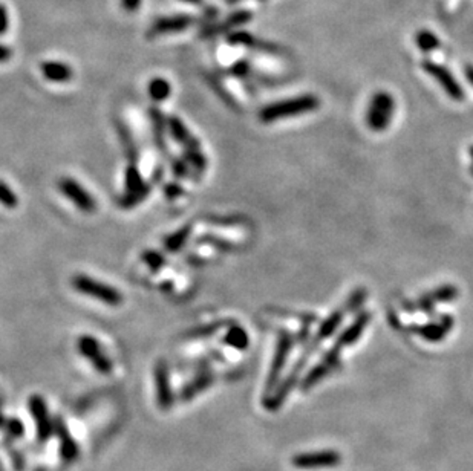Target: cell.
Masks as SVG:
<instances>
[{"mask_svg": "<svg viewBox=\"0 0 473 471\" xmlns=\"http://www.w3.org/2000/svg\"><path fill=\"white\" fill-rule=\"evenodd\" d=\"M421 68L425 69V73H427L430 77H432L436 83L441 84V88L450 98L456 99V102H461V99L464 98V92L461 89L460 83H458L454 78V75L449 73V69L430 60L423 61Z\"/></svg>", "mask_w": 473, "mask_h": 471, "instance_id": "cell-6", "label": "cell"}, {"mask_svg": "<svg viewBox=\"0 0 473 471\" xmlns=\"http://www.w3.org/2000/svg\"><path fill=\"white\" fill-rule=\"evenodd\" d=\"M40 70L46 80L54 83H66L74 77V70L61 61H44L40 64Z\"/></svg>", "mask_w": 473, "mask_h": 471, "instance_id": "cell-14", "label": "cell"}, {"mask_svg": "<svg viewBox=\"0 0 473 471\" xmlns=\"http://www.w3.org/2000/svg\"><path fill=\"white\" fill-rule=\"evenodd\" d=\"M117 132H118V137H119V142H122V146L124 148L126 158L129 160L131 164H137L138 158H139V152L137 148L135 141H133V138H132L131 131L126 127L124 123H119V121H117Z\"/></svg>", "mask_w": 473, "mask_h": 471, "instance_id": "cell-17", "label": "cell"}, {"mask_svg": "<svg viewBox=\"0 0 473 471\" xmlns=\"http://www.w3.org/2000/svg\"><path fill=\"white\" fill-rule=\"evenodd\" d=\"M162 180V169L161 167H157L153 171V182H158Z\"/></svg>", "mask_w": 473, "mask_h": 471, "instance_id": "cell-39", "label": "cell"}, {"mask_svg": "<svg viewBox=\"0 0 473 471\" xmlns=\"http://www.w3.org/2000/svg\"><path fill=\"white\" fill-rule=\"evenodd\" d=\"M195 19L187 14H180L173 17H161L152 25L149 35H162V34H173L189 30L195 23Z\"/></svg>", "mask_w": 473, "mask_h": 471, "instance_id": "cell-9", "label": "cell"}, {"mask_svg": "<svg viewBox=\"0 0 473 471\" xmlns=\"http://www.w3.org/2000/svg\"><path fill=\"white\" fill-rule=\"evenodd\" d=\"M172 170L176 177H187L189 176V167L184 160H173L172 161Z\"/></svg>", "mask_w": 473, "mask_h": 471, "instance_id": "cell-31", "label": "cell"}, {"mask_svg": "<svg viewBox=\"0 0 473 471\" xmlns=\"http://www.w3.org/2000/svg\"><path fill=\"white\" fill-rule=\"evenodd\" d=\"M30 410L31 415L34 416V421L37 423L40 439H46L51 434L52 427L51 423H49V415L44 398L40 395H32L30 399Z\"/></svg>", "mask_w": 473, "mask_h": 471, "instance_id": "cell-12", "label": "cell"}, {"mask_svg": "<svg viewBox=\"0 0 473 471\" xmlns=\"http://www.w3.org/2000/svg\"><path fill=\"white\" fill-rule=\"evenodd\" d=\"M143 184V176H141L137 164H129V167L126 169V190L133 191L139 189Z\"/></svg>", "mask_w": 473, "mask_h": 471, "instance_id": "cell-27", "label": "cell"}, {"mask_svg": "<svg viewBox=\"0 0 473 471\" xmlns=\"http://www.w3.org/2000/svg\"><path fill=\"white\" fill-rule=\"evenodd\" d=\"M184 2H187L190 5H195V6H202L204 5V0H184Z\"/></svg>", "mask_w": 473, "mask_h": 471, "instance_id": "cell-40", "label": "cell"}, {"mask_svg": "<svg viewBox=\"0 0 473 471\" xmlns=\"http://www.w3.org/2000/svg\"><path fill=\"white\" fill-rule=\"evenodd\" d=\"M172 94V86L164 78H153L149 83V95L153 102H164Z\"/></svg>", "mask_w": 473, "mask_h": 471, "instance_id": "cell-22", "label": "cell"}, {"mask_svg": "<svg viewBox=\"0 0 473 471\" xmlns=\"http://www.w3.org/2000/svg\"><path fill=\"white\" fill-rule=\"evenodd\" d=\"M260 2H264V0H260Z\"/></svg>", "mask_w": 473, "mask_h": 471, "instance_id": "cell-42", "label": "cell"}, {"mask_svg": "<svg viewBox=\"0 0 473 471\" xmlns=\"http://www.w3.org/2000/svg\"><path fill=\"white\" fill-rule=\"evenodd\" d=\"M338 458L334 453H322V454H309V456H300L294 461V463L298 467H305V468H313V467H327V465H334L337 463Z\"/></svg>", "mask_w": 473, "mask_h": 471, "instance_id": "cell-19", "label": "cell"}, {"mask_svg": "<svg viewBox=\"0 0 473 471\" xmlns=\"http://www.w3.org/2000/svg\"><path fill=\"white\" fill-rule=\"evenodd\" d=\"M225 345H229L235 349H239V351H244V349L249 347V335H247L245 329H242L241 326L238 325H233L230 326V329L227 331L224 337Z\"/></svg>", "mask_w": 473, "mask_h": 471, "instance_id": "cell-21", "label": "cell"}, {"mask_svg": "<svg viewBox=\"0 0 473 471\" xmlns=\"http://www.w3.org/2000/svg\"><path fill=\"white\" fill-rule=\"evenodd\" d=\"M73 287L75 291H79L80 294L89 296L98 302H102L104 305L109 306H118L123 303V296L119 292L112 288L110 285H106L100 280H95V278L84 276V274H77L73 277Z\"/></svg>", "mask_w": 473, "mask_h": 471, "instance_id": "cell-2", "label": "cell"}, {"mask_svg": "<svg viewBox=\"0 0 473 471\" xmlns=\"http://www.w3.org/2000/svg\"><path fill=\"white\" fill-rule=\"evenodd\" d=\"M11 57H12L11 49L8 46H5V45H0V63L8 61Z\"/></svg>", "mask_w": 473, "mask_h": 471, "instance_id": "cell-37", "label": "cell"}, {"mask_svg": "<svg viewBox=\"0 0 473 471\" xmlns=\"http://www.w3.org/2000/svg\"><path fill=\"white\" fill-rule=\"evenodd\" d=\"M197 244L211 245V247H215V249H218V251H224V253H231L238 248L235 244H231V242L216 238V236H202V238L197 239Z\"/></svg>", "mask_w": 473, "mask_h": 471, "instance_id": "cell-26", "label": "cell"}, {"mask_svg": "<svg viewBox=\"0 0 473 471\" xmlns=\"http://www.w3.org/2000/svg\"><path fill=\"white\" fill-rule=\"evenodd\" d=\"M231 73L235 74L236 77H241V78H245L247 75H249L250 73V63L247 61V60H241V61H238L235 66L231 68Z\"/></svg>", "mask_w": 473, "mask_h": 471, "instance_id": "cell-32", "label": "cell"}, {"mask_svg": "<svg viewBox=\"0 0 473 471\" xmlns=\"http://www.w3.org/2000/svg\"><path fill=\"white\" fill-rule=\"evenodd\" d=\"M415 43L423 52H432L441 46L440 39L436 37L432 31H427V30H421L416 32Z\"/></svg>", "mask_w": 473, "mask_h": 471, "instance_id": "cell-23", "label": "cell"}, {"mask_svg": "<svg viewBox=\"0 0 473 471\" xmlns=\"http://www.w3.org/2000/svg\"><path fill=\"white\" fill-rule=\"evenodd\" d=\"M207 220L211 225H218V227H236V225H242V219L241 218H236V216H229V218H224V216H207Z\"/></svg>", "mask_w": 473, "mask_h": 471, "instance_id": "cell-30", "label": "cell"}, {"mask_svg": "<svg viewBox=\"0 0 473 471\" xmlns=\"http://www.w3.org/2000/svg\"><path fill=\"white\" fill-rule=\"evenodd\" d=\"M464 74H465V78H467V81L473 86V66H470V64H467L464 69Z\"/></svg>", "mask_w": 473, "mask_h": 471, "instance_id": "cell-38", "label": "cell"}, {"mask_svg": "<svg viewBox=\"0 0 473 471\" xmlns=\"http://www.w3.org/2000/svg\"><path fill=\"white\" fill-rule=\"evenodd\" d=\"M2 424H3V418H2V415H0V425Z\"/></svg>", "mask_w": 473, "mask_h": 471, "instance_id": "cell-41", "label": "cell"}, {"mask_svg": "<svg viewBox=\"0 0 473 471\" xmlns=\"http://www.w3.org/2000/svg\"><path fill=\"white\" fill-rule=\"evenodd\" d=\"M167 126H168V131H171V135L173 137V140L184 148H200L201 147L200 141H197V138L190 133V131L186 127V124L182 123L178 117H168L167 118Z\"/></svg>", "mask_w": 473, "mask_h": 471, "instance_id": "cell-13", "label": "cell"}, {"mask_svg": "<svg viewBox=\"0 0 473 471\" xmlns=\"http://www.w3.org/2000/svg\"><path fill=\"white\" fill-rule=\"evenodd\" d=\"M0 204L6 206V209H16L19 205L17 195L3 181H0Z\"/></svg>", "mask_w": 473, "mask_h": 471, "instance_id": "cell-29", "label": "cell"}, {"mask_svg": "<svg viewBox=\"0 0 473 471\" xmlns=\"http://www.w3.org/2000/svg\"><path fill=\"white\" fill-rule=\"evenodd\" d=\"M394 109L395 103L392 95L387 94V92H377L372 97L368 113H366V121H368L369 128H372L374 132H381L387 128L394 117Z\"/></svg>", "mask_w": 473, "mask_h": 471, "instance_id": "cell-3", "label": "cell"}, {"mask_svg": "<svg viewBox=\"0 0 473 471\" xmlns=\"http://www.w3.org/2000/svg\"><path fill=\"white\" fill-rule=\"evenodd\" d=\"M215 381V375L210 372V370H202V372L197 375L195 380L190 381L184 389L181 392V399L182 401H190L195 396H197L206 389H209L211 384Z\"/></svg>", "mask_w": 473, "mask_h": 471, "instance_id": "cell-16", "label": "cell"}, {"mask_svg": "<svg viewBox=\"0 0 473 471\" xmlns=\"http://www.w3.org/2000/svg\"><path fill=\"white\" fill-rule=\"evenodd\" d=\"M155 387H157V399L161 409H171L173 404V394L171 378H168V367L164 360H160L155 364Z\"/></svg>", "mask_w": 473, "mask_h": 471, "instance_id": "cell-8", "label": "cell"}, {"mask_svg": "<svg viewBox=\"0 0 473 471\" xmlns=\"http://www.w3.org/2000/svg\"><path fill=\"white\" fill-rule=\"evenodd\" d=\"M141 259H143V262L152 271H160L162 267L166 265L164 256L158 251H153V249H147V251H144L143 256H141Z\"/></svg>", "mask_w": 473, "mask_h": 471, "instance_id": "cell-28", "label": "cell"}, {"mask_svg": "<svg viewBox=\"0 0 473 471\" xmlns=\"http://www.w3.org/2000/svg\"><path fill=\"white\" fill-rule=\"evenodd\" d=\"M8 25H10L8 10H6L5 5L0 3V35L8 31Z\"/></svg>", "mask_w": 473, "mask_h": 471, "instance_id": "cell-34", "label": "cell"}, {"mask_svg": "<svg viewBox=\"0 0 473 471\" xmlns=\"http://www.w3.org/2000/svg\"><path fill=\"white\" fill-rule=\"evenodd\" d=\"M149 117H151V123H152V133H153L155 144H157V147L161 153H166V150H167L166 131L168 128L167 118L162 115V112L160 109H157V107H151Z\"/></svg>", "mask_w": 473, "mask_h": 471, "instance_id": "cell-15", "label": "cell"}, {"mask_svg": "<svg viewBox=\"0 0 473 471\" xmlns=\"http://www.w3.org/2000/svg\"><path fill=\"white\" fill-rule=\"evenodd\" d=\"M77 346H79L80 354L93 364L98 372L103 375H109L112 372L114 364H112L109 356L102 351L100 343L94 337H90V335H81L79 341H77Z\"/></svg>", "mask_w": 473, "mask_h": 471, "instance_id": "cell-4", "label": "cell"}, {"mask_svg": "<svg viewBox=\"0 0 473 471\" xmlns=\"http://www.w3.org/2000/svg\"><path fill=\"white\" fill-rule=\"evenodd\" d=\"M230 45H242L245 48H250V49H258V51H262L265 54H280V48L273 45V43H268L264 41L262 39H258L251 35L250 32H245V31H236V32H231L229 35V40H227Z\"/></svg>", "mask_w": 473, "mask_h": 471, "instance_id": "cell-10", "label": "cell"}, {"mask_svg": "<svg viewBox=\"0 0 473 471\" xmlns=\"http://www.w3.org/2000/svg\"><path fill=\"white\" fill-rule=\"evenodd\" d=\"M59 190L65 195L77 209L83 213L95 211V199L93 195L83 187L80 182H77L73 177H61L59 181Z\"/></svg>", "mask_w": 473, "mask_h": 471, "instance_id": "cell-5", "label": "cell"}, {"mask_svg": "<svg viewBox=\"0 0 473 471\" xmlns=\"http://www.w3.org/2000/svg\"><path fill=\"white\" fill-rule=\"evenodd\" d=\"M184 161L197 171H204L207 169V160L206 156L202 155L201 148H186Z\"/></svg>", "mask_w": 473, "mask_h": 471, "instance_id": "cell-25", "label": "cell"}, {"mask_svg": "<svg viewBox=\"0 0 473 471\" xmlns=\"http://www.w3.org/2000/svg\"><path fill=\"white\" fill-rule=\"evenodd\" d=\"M190 234H192V225H186L180 228L178 231H175L173 234L167 236L164 239V248L168 253H178L182 249V247L186 245V242L189 240Z\"/></svg>", "mask_w": 473, "mask_h": 471, "instance_id": "cell-20", "label": "cell"}, {"mask_svg": "<svg viewBox=\"0 0 473 471\" xmlns=\"http://www.w3.org/2000/svg\"><path fill=\"white\" fill-rule=\"evenodd\" d=\"M164 193H166V196H167L168 199H176L178 196L184 195V189H182L180 184L172 182V184H167V185H166V187H164Z\"/></svg>", "mask_w": 473, "mask_h": 471, "instance_id": "cell-33", "label": "cell"}, {"mask_svg": "<svg viewBox=\"0 0 473 471\" xmlns=\"http://www.w3.org/2000/svg\"><path fill=\"white\" fill-rule=\"evenodd\" d=\"M122 6L127 12H135L141 6V0H122Z\"/></svg>", "mask_w": 473, "mask_h": 471, "instance_id": "cell-35", "label": "cell"}, {"mask_svg": "<svg viewBox=\"0 0 473 471\" xmlns=\"http://www.w3.org/2000/svg\"><path fill=\"white\" fill-rule=\"evenodd\" d=\"M151 191H152V184L151 182H144L137 190L126 191V195L119 198L118 205L122 206V209H124V210L133 209V206H137L143 201H146V198L151 195Z\"/></svg>", "mask_w": 473, "mask_h": 471, "instance_id": "cell-18", "label": "cell"}, {"mask_svg": "<svg viewBox=\"0 0 473 471\" xmlns=\"http://www.w3.org/2000/svg\"><path fill=\"white\" fill-rule=\"evenodd\" d=\"M227 325H229L227 321H215V323H210V325L197 326L189 332L187 337L189 338H206V337H210V335L216 334L218 331L222 329V327Z\"/></svg>", "mask_w": 473, "mask_h": 471, "instance_id": "cell-24", "label": "cell"}, {"mask_svg": "<svg viewBox=\"0 0 473 471\" xmlns=\"http://www.w3.org/2000/svg\"><path fill=\"white\" fill-rule=\"evenodd\" d=\"M289 349H291V338H289V335L287 332H282V335L279 337L278 347H276V354H274V360L271 364V372H270V376H268L267 389H273V385L276 384L282 369H284L285 366Z\"/></svg>", "mask_w": 473, "mask_h": 471, "instance_id": "cell-11", "label": "cell"}, {"mask_svg": "<svg viewBox=\"0 0 473 471\" xmlns=\"http://www.w3.org/2000/svg\"><path fill=\"white\" fill-rule=\"evenodd\" d=\"M8 430H10V433H12V434H14V436H20V434H22L23 427H22V424L19 423V421L12 419V421H11V424H10V428H8Z\"/></svg>", "mask_w": 473, "mask_h": 471, "instance_id": "cell-36", "label": "cell"}, {"mask_svg": "<svg viewBox=\"0 0 473 471\" xmlns=\"http://www.w3.org/2000/svg\"><path fill=\"white\" fill-rule=\"evenodd\" d=\"M251 19H253L251 11H247V10L236 11V12L230 14V16L225 20H222L221 23L204 26L201 34H200V37L201 39H211V37H216V35L230 32L233 28H239V26L247 25L249 21H251Z\"/></svg>", "mask_w": 473, "mask_h": 471, "instance_id": "cell-7", "label": "cell"}, {"mask_svg": "<svg viewBox=\"0 0 473 471\" xmlns=\"http://www.w3.org/2000/svg\"><path fill=\"white\" fill-rule=\"evenodd\" d=\"M319 107V98L313 95H302L298 98L285 99V102L273 103L270 106L264 107L259 113L260 121L264 123H273L278 119H285L291 117H299L303 113L311 112Z\"/></svg>", "mask_w": 473, "mask_h": 471, "instance_id": "cell-1", "label": "cell"}]
</instances>
